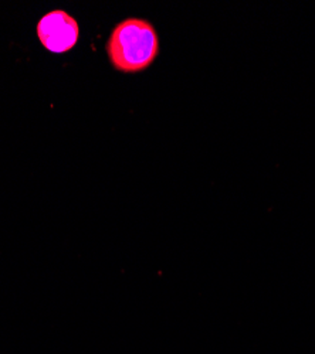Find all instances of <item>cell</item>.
<instances>
[{"label":"cell","instance_id":"obj_1","mask_svg":"<svg viewBox=\"0 0 315 354\" xmlns=\"http://www.w3.org/2000/svg\"><path fill=\"white\" fill-rule=\"evenodd\" d=\"M105 50L114 68L135 74L147 70L156 60L159 37L151 21L128 17L112 28Z\"/></svg>","mask_w":315,"mask_h":354},{"label":"cell","instance_id":"obj_2","mask_svg":"<svg viewBox=\"0 0 315 354\" xmlns=\"http://www.w3.org/2000/svg\"><path fill=\"white\" fill-rule=\"evenodd\" d=\"M37 37L42 46L55 54L70 51L78 41L77 20L64 10H53L37 23Z\"/></svg>","mask_w":315,"mask_h":354}]
</instances>
